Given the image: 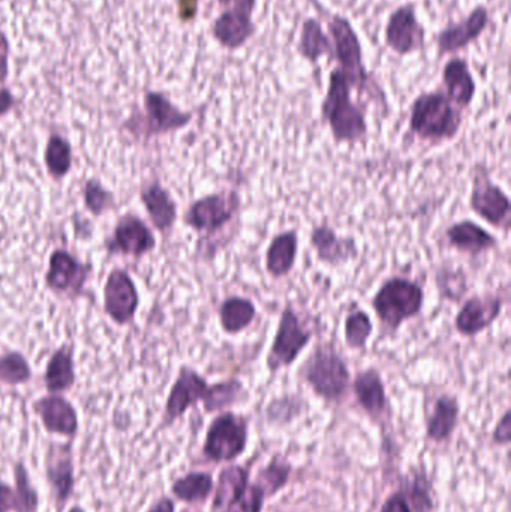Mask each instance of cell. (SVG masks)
Listing matches in <instances>:
<instances>
[{"label": "cell", "mask_w": 511, "mask_h": 512, "mask_svg": "<svg viewBox=\"0 0 511 512\" xmlns=\"http://www.w3.org/2000/svg\"><path fill=\"white\" fill-rule=\"evenodd\" d=\"M354 89L359 90L341 69L330 72L329 86L321 104V119L338 144L362 143L369 135L366 110L354 101Z\"/></svg>", "instance_id": "obj_1"}, {"label": "cell", "mask_w": 511, "mask_h": 512, "mask_svg": "<svg viewBox=\"0 0 511 512\" xmlns=\"http://www.w3.org/2000/svg\"><path fill=\"white\" fill-rule=\"evenodd\" d=\"M464 116L443 90L420 93L410 107L408 131L420 141L443 144L455 140Z\"/></svg>", "instance_id": "obj_2"}, {"label": "cell", "mask_w": 511, "mask_h": 512, "mask_svg": "<svg viewBox=\"0 0 511 512\" xmlns=\"http://www.w3.org/2000/svg\"><path fill=\"white\" fill-rule=\"evenodd\" d=\"M425 307V289L405 276L387 277L372 297V309L383 330L395 334L405 322L417 318Z\"/></svg>", "instance_id": "obj_3"}, {"label": "cell", "mask_w": 511, "mask_h": 512, "mask_svg": "<svg viewBox=\"0 0 511 512\" xmlns=\"http://www.w3.org/2000/svg\"><path fill=\"white\" fill-rule=\"evenodd\" d=\"M300 375L321 399L336 402L347 393L351 372L344 355L333 343H317L303 361Z\"/></svg>", "instance_id": "obj_4"}, {"label": "cell", "mask_w": 511, "mask_h": 512, "mask_svg": "<svg viewBox=\"0 0 511 512\" xmlns=\"http://www.w3.org/2000/svg\"><path fill=\"white\" fill-rule=\"evenodd\" d=\"M314 336V327L308 325L299 310L291 304L285 306L279 316L272 346L267 352L266 366L269 372L275 375L279 370L293 366Z\"/></svg>", "instance_id": "obj_5"}, {"label": "cell", "mask_w": 511, "mask_h": 512, "mask_svg": "<svg viewBox=\"0 0 511 512\" xmlns=\"http://www.w3.org/2000/svg\"><path fill=\"white\" fill-rule=\"evenodd\" d=\"M242 200L236 189L213 192L198 198L183 215L186 227L206 236L221 233L239 218Z\"/></svg>", "instance_id": "obj_6"}, {"label": "cell", "mask_w": 511, "mask_h": 512, "mask_svg": "<svg viewBox=\"0 0 511 512\" xmlns=\"http://www.w3.org/2000/svg\"><path fill=\"white\" fill-rule=\"evenodd\" d=\"M327 29L333 44L332 57L338 62L336 68L345 72L360 92L369 90L371 80L363 62L362 42L351 21L344 15L332 14Z\"/></svg>", "instance_id": "obj_7"}, {"label": "cell", "mask_w": 511, "mask_h": 512, "mask_svg": "<svg viewBox=\"0 0 511 512\" xmlns=\"http://www.w3.org/2000/svg\"><path fill=\"white\" fill-rule=\"evenodd\" d=\"M470 209L491 227L509 233L511 203L509 195L489 176L488 171L474 173L470 192Z\"/></svg>", "instance_id": "obj_8"}, {"label": "cell", "mask_w": 511, "mask_h": 512, "mask_svg": "<svg viewBox=\"0 0 511 512\" xmlns=\"http://www.w3.org/2000/svg\"><path fill=\"white\" fill-rule=\"evenodd\" d=\"M384 39L387 47L398 56H408L425 48L426 29L417 17L414 3H404L390 14Z\"/></svg>", "instance_id": "obj_9"}, {"label": "cell", "mask_w": 511, "mask_h": 512, "mask_svg": "<svg viewBox=\"0 0 511 512\" xmlns=\"http://www.w3.org/2000/svg\"><path fill=\"white\" fill-rule=\"evenodd\" d=\"M504 306L506 300L495 292L471 295L456 313L455 330L467 339L479 336L498 321Z\"/></svg>", "instance_id": "obj_10"}, {"label": "cell", "mask_w": 511, "mask_h": 512, "mask_svg": "<svg viewBox=\"0 0 511 512\" xmlns=\"http://www.w3.org/2000/svg\"><path fill=\"white\" fill-rule=\"evenodd\" d=\"M246 441H248L246 421L239 415L227 412L219 415L210 424L204 451L216 462L231 460L245 450Z\"/></svg>", "instance_id": "obj_11"}, {"label": "cell", "mask_w": 511, "mask_h": 512, "mask_svg": "<svg viewBox=\"0 0 511 512\" xmlns=\"http://www.w3.org/2000/svg\"><path fill=\"white\" fill-rule=\"evenodd\" d=\"M143 132L146 135L170 134L186 128L194 119L191 111L180 110L162 92L150 90L143 98Z\"/></svg>", "instance_id": "obj_12"}, {"label": "cell", "mask_w": 511, "mask_h": 512, "mask_svg": "<svg viewBox=\"0 0 511 512\" xmlns=\"http://www.w3.org/2000/svg\"><path fill=\"white\" fill-rule=\"evenodd\" d=\"M491 12L486 6H476L464 20L450 23L437 35L438 56L458 53L476 42L488 29Z\"/></svg>", "instance_id": "obj_13"}, {"label": "cell", "mask_w": 511, "mask_h": 512, "mask_svg": "<svg viewBox=\"0 0 511 512\" xmlns=\"http://www.w3.org/2000/svg\"><path fill=\"white\" fill-rule=\"evenodd\" d=\"M45 474L57 512L62 511L75 487L71 445H51L45 454Z\"/></svg>", "instance_id": "obj_14"}, {"label": "cell", "mask_w": 511, "mask_h": 512, "mask_svg": "<svg viewBox=\"0 0 511 512\" xmlns=\"http://www.w3.org/2000/svg\"><path fill=\"white\" fill-rule=\"evenodd\" d=\"M209 382L191 367L183 366L179 370L176 382L171 388L168 396L167 405H165V420L167 423H173L177 418L182 417L189 408L197 405L198 402H204L209 393Z\"/></svg>", "instance_id": "obj_15"}, {"label": "cell", "mask_w": 511, "mask_h": 512, "mask_svg": "<svg viewBox=\"0 0 511 512\" xmlns=\"http://www.w3.org/2000/svg\"><path fill=\"white\" fill-rule=\"evenodd\" d=\"M309 239L318 261L329 267H342L359 256L356 240L350 236H339L330 225H315Z\"/></svg>", "instance_id": "obj_16"}, {"label": "cell", "mask_w": 511, "mask_h": 512, "mask_svg": "<svg viewBox=\"0 0 511 512\" xmlns=\"http://www.w3.org/2000/svg\"><path fill=\"white\" fill-rule=\"evenodd\" d=\"M104 307L107 315L117 324H126L134 318L138 292L126 271H111L104 288Z\"/></svg>", "instance_id": "obj_17"}, {"label": "cell", "mask_w": 511, "mask_h": 512, "mask_svg": "<svg viewBox=\"0 0 511 512\" xmlns=\"http://www.w3.org/2000/svg\"><path fill=\"white\" fill-rule=\"evenodd\" d=\"M444 237L450 248L471 258L489 254L498 248L497 237L471 219H464L450 225Z\"/></svg>", "instance_id": "obj_18"}, {"label": "cell", "mask_w": 511, "mask_h": 512, "mask_svg": "<svg viewBox=\"0 0 511 512\" xmlns=\"http://www.w3.org/2000/svg\"><path fill=\"white\" fill-rule=\"evenodd\" d=\"M213 39L228 51L240 50L257 33L252 15L234 11H222L210 27Z\"/></svg>", "instance_id": "obj_19"}, {"label": "cell", "mask_w": 511, "mask_h": 512, "mask_svg": "<svg viewBox=\"0 0 511 512\" xmlns=\"http://www.w3.org/2000/svg\"><path fill=\"white\" fill-rule=\"evenodd\" d=\"M33 411L41 418L48 433L74 438L78 432V417L74 406L60 396H47L33 403Z\"/></svg>", "instance_id": "obj_20"}, {"label": "cell", "mask_w": 511, "mask_h": 512, "mask_svg": "<svg viewBox=\"0 0 511 512\" xmlns=\"http://www.w3.org/2000/svg\"><path fill=\"white\" fill-rule=\"evenodd\" d=\"M156 239L150 228L137 216L120 219L110 243L111 252L122 255L143 256L153 251Z\"/></svg>", "instance_id": "obj_21"}, {"label": "cell", "mask_w": 511, "mask_h": 512, "mask_svg": "<svg viewBox=\"0 0 511 512\" xmlns=\"http://www.w3.org/2000/svg\"><path fill=\"white\" fill-rule=\"evenodd\" d=\"M443 86L447 98L456 105V107H470L476 98L477 84L474 80L470 65L464 57H452L447 60L443 68Z\"/></svg>", "instance_id": "obj_22"}, {"label": "cell", "mask_w": 511, "mask_h": 512, "mask_svg": "<svg viewBox=\"0 0 511 512\" xmlns=\"http://www.w3.org/2000/svg\"><path fill=\"white\" fill-rule=\"evenodd\" d=\"M299 254V233L297 230L282 231L270 240L266 249V271L273 279L287 277L296 265Z\"/></svg>", "instance_id": "obj_23"}, {"label": "cell", "mask_w": 511, "mask_h": 512, "mask_svg": "<svg viewBox=\"0 0 511 512\" xmlns=\"http://www.w3.org/2000/svg\"><path fill=\"white\" fill-rule=\"evenodd\" d=\"M257 315L258 310L254 301L242 295H230L224 298L218 307L219 325L228 336H236L248 330L254 324Z\"/></svg>", "instance_id": "obj_24"}, {"label": "cell", "mask_w": 511, "mask_h": 512, "mask_svg": "<svg viewBox=\"0 0 511 512\" xmlns=\"http://www.w3.org/2000/svg\"><path fill=\"white\" fill-rule=\"evenodd\" d=\"M353 390L359 405L372 417H378L386 411V387L381 373L375 367L357 373L353 381Z\"/></svg>", "instance_id": "obj_25"}, {"label": "cell", "mask_w": 511, "mask_h": 512, "mask_svg": "<svg viewBox=\"0 0 511 512\" xmlns=\"http://www.w3.org/2000/svg\"><path fill=\"white\" fill-rule=\"evenodd\" d=\"M141 201L146 206L147 215L152 221L153 227L161 233H167L176 224L177 204L167 189L159 183L147 186L141 191Z\"/></svg>", "instance_id": "obj_26"}, {"label": "cell", "mask_w": 511, "mask_h": 512, "mask_svg": "<svg viewBox=\"0 0 511 512\" xmlns=\"http://www.w3.org/2000/svg\"><path fill=\"white\" fill-rule=\"evenodd\" d=\"M297 53L311 65L320 62L323 56H333L332 39L317 18L309 17L303 21Z\"/></svg>", "instance_id": "obj_27"}, {"label": "cell", "mask_w": 511, "mask_h": 512, "mask_svg": "<svg viewBox=\"0 0 511 512\" xmlns=\"http://www.w3.org/2000/svg\"><path fill=\"white\" fill-rule=\"evenodd\" d=\"M84 268L77 259L66 251H56L50 256L47 285L53 291L66 292L80 288Z\"/></svg>", "instance_id": "obj_28"}, {"label": "cell", "mask_w": 511, "mask_h": 512, "mask_svg": "<svg viewBox=\"0 0 511 512\" xmlns=\"http://www.w3.org/2000/svg\"><path fill=\"white\" fill-rule=\"evenodd\" d=\"M75 384L74 361L71 349L62 346L54 352L45 370V387L50 393L68 391Z\"/></svg>", "instance_id": "obj_29"}, {"label": "cell", "mask_w": 511, "mask_h": 512, "mask_svg": "<svg viewBox=\"0 0 511 512\" xmlns=\"http://www.w3.org/2000/svg\"><path fill=\"white\" fill-rule=\"evenodd\" d=\"M459 403L456 397L444 394L435 403L434 412L428 423L429 438L443 441L449 438L458 424Z\"/></svg>", "instance_id": "obj_30"}, {"label": "cell", "mask_w": 511, "mask_h": 512, "mask_svg": "<svg viewBox=\"0 0 511 512\" xmlns=\"http://www.w3.org/2000/svg\"><path fill=\"white\" fill-rule=\"evenodd\" d=\"M375 327L369 313L360 309L359 306H353L347 312L344 319V340L345 345L353 351H365L374 334Z\"/></svg>", "instance_id": "obj_31"}, {"label": "cell", "mask_w": 511, "mask_h": 512, "mask_svg": "<svg viewBox=\"0 0 511 512\" xmlns=\"http://www.w3.org/2000/svg\"><path fill=\"white\" fill-rule=\"evenodd\" d=\"M248 484V475L246 471L240 466H231V468L222 471L221 478H219L218 492L215 498V511H224L230 508L231 505L240 501L243 493Z\"/></svg>", "instance_id": "obj_32"}, {"label": "cell", "mask_w": 511, "mask_h": 512, "mask_svg": "<svg viewBox=\"0 0 511 512\" xmlns=\"http://www.w3.org/2000/svg\"><path fill=\"white\" fill-rule=\"evenodd\" d=\"M243 397H245V387L239 379L218 382V384L210 385L209 393L203 402L204 409L206 412L219 411V409L234 405Z\"/></svg>", "instance_id": "obj_33"}, {"label": "cell", "mask_w": 511, "mask_h": 512, "mask_svg": "<svg viewBox=\"0 0 511 512\" xmlns=\"http://www.w3.org/2000/svg\"><path fill=\"white\" fill-rule=\"evenodd\" d=\"M45 165L56 179H62L69 173L72 167V150L71 144L65 138L51 135L45 149Z\"/></svg>", "instance_id": "obj_34"}, {"label": "cell", "mask_w": 511, "mask_h": 512, "mask_svg": "<svg viewBox=\"0 0 511 512\" xmlns=\"http://www.w3.org/2000/svg\"><path fill=\"white\" fill-rule=\"evenodd\" d=\"M212 487L213 481L209 474H189L173 484V493L180 501H204L212 492Z\"/></svg>", "instance_id": "obj_35"}, {"label": "cell", "mask_w": 511, "mask_h": 512, "mask_svg": "<svg viewBox=\"0 0 511 512\" xmlns=\"http://www.w3.org/2000/svg\"><path fill=\"white\" fill-rule=\"evenodd\" d=\"M15 478V511L14 512H38L39 496L30 481L29 472L23 463L14 466Z\"/></svg>", "instance_id": "obj_36"}, {"label": "cell", "mask_w": 511, "mask_h": 512, "mask_svg": "<svg viewBox=\"0 0 511 512\" xmlns=\"http://www.w3.org/2000/svg\"><path fill=\"white\" fill-rule=\"evenodd\" d=\"M32 376L29 363L23 355L18 352L0 357V382L6 385H20L29 381Z\"/></svg>", "instance_id": "obj_37"}, {"label": "cell", "mask_w": 511, "mask_h": 512, "mask_svg": "<svg viewBox=\"0 0 511 512\" xmlns=\"http://www.w3.org/2000/svg\"><path fill=\"white\" fill-rule=\"evenodd\" d=\"M437 286L444 300L459 301L468 291L467 276L462 270L441 268L437 273Z\"/></svg>", "instance_id": "obj_38"}, {"label": "cell", "mask_w": 511, "mask_h": 512, "mask_svg": "<svg viewBox=\"0 0 511 512\" xmlns=\"http://www.w3.org/2000/svg\"><path fill=\"white\" fill-rule=\"evenodd\" d=\"M84 203H86L87 209L93 213V215H102V213L110 210L113 207V195L102 188L99 182H89L86 185V191H84Z\"/></svg>", "instance_id": "obj_39"}, {"label": "cell", "mask_w": 511, "mask_h": 512, "mask_svg": "<svg viewBox=\"0 0 511 512\" xmlns=\"http://www.w3.org/2000/svg\"><path fill=\"white\" fill-rule=\"evenodd\" d=\"M288 478V468L284 465H270L267 468V471L263 474V480L266 481L269 489H272V492H276V490L281 489L285 483H287Z\"/></svg>", "instance_id": "obj_40"}, {"label": "cell", "mask_w": 511, "mask_h": 512, "mask_svg": "<svg viewBox=\"0 0 511 512\" xmlns=\"http://www.w3.org/2000/svg\"><path fill=\"white\" fill-rule=\"evenodd\" d=\"M243 512H260L263 508L264 490L263 487L254 486L248 490V493H243L242 498Z\"/></svg>", "instance_id": "obj_41"}, {"label": "cell", "mask_w": 511, "mask_h": 512, "mask_svg": "<svg viewBox=\"0 0 511 512\" xmlns=\"http://www.w3.org/2000/svg\"><path fill=\"white\" fill-rule=\"evenodd\" d=\"M9 56H11V44L6 33L0 30V86L5 84L9 77Z\"/></svg>", "instance_id": "obj_42"}, {"label": "cell", "mask_w": 511, "mask_h": 512, "mask_svg": "<svg viewBox=\"0 0 511 512\" xmlns=\"http://www.w3.org/2000/svg\"><path fill=\"white\" fill-rule=\"evenodd\" d=\"M222 11L240 12V14H254L257 0H215Z\"/></svg>", "instance_id": "obj_43"}, {"label": "cell", "mask_w": 511, "mask_h": 512, "mask_svg": "<svg viewBox=\"0 0 511 512\" xmlns=\"http://www.w3.org/2000/svg\"><path fill=\"white\" fill-rule=\"evenodd\" d=\"M200 0H177V17L183 23H191L197 18Z\"/></svg>", "instance_id": "obj_44"}, {"label": "cell", "mask_w": 511, "mask_h": 512, "mask_svg": "<svg viewBox=\"0 0 511 512\" xmlns=\"http://www.w3.org/2000/svg\"><path fill=\"white\" fill-rule=\"evenodd\" d=\"M511 438V426H510V412L507 411L506 414L501 418L500 423H498L497 429H495L494 439L498 442V444H507Z\"/></svg>", "instance_id": "obj_45"}, {"label": "cell", "mask_w": 511, "mask_h": 512, "mask_svg": "<svg viewBox=\"0 0 511 512\" xmlns=\"http://www.w3.org/2000/svg\"><path fill=\"white\" fill-rule=\"evenodd\" d=\"M15 105V98L11 90L6 87H0V117L6 116L12 111Z\"/></svg>", "instance_id": "obj_46"}, {"label": "cell", "mask_w": 511, "mask_h": 512, "mask_svg": "<svg viewBox=\"0 0 511 512\" xmlns=\"http://www.w3.org/2000/svg\"><path fill=\"white\" fill-rule=\"evenodd\" d=\"M381 512H411V510L401 495H395L384 504L383 511Z\"/></svg>", "instance_id": "obj_47"}, {"label": "cell", "mask_w": 511, "mask_h": 512, "mask_svg": "<svg viewBox=\"0 0 511 512\" xmlns=\"http://www.w3.org/2000/svg\"><path fill=\"white\" fill-rule=\"evenodd\" d=\"M149 512H174V502L171 499L162 498L150 508Z\"/></svg>", "instance_id": "obj_48"}, {"label": "cell", "mask_w": 511, "mask_h": 512, "mask_svg": "<svg viewBox=\"0 0 511 512\" xmlns=\"http://www.w3.org/2000/svg\"><path fill=\"white\" fill-rule=\"evenodd\" d=\"M68 512H84V510L81 507H72Z\"/></svg>", "instance_id": "obj_49"}, {"label": "cell", "mask_w": 511, "mask_h": 512, "mask_svg": "<svg viewBox=\"0 0 511 512\" xmlns=\"http://www.w3.org/2000/svg\"><path fill=\"white\" fill-rule=\"evenodd\" d=\"M0 512H5V511H3V510H0Z\"/></svg>", "instance_id": "obj_50"}]
</instances>
